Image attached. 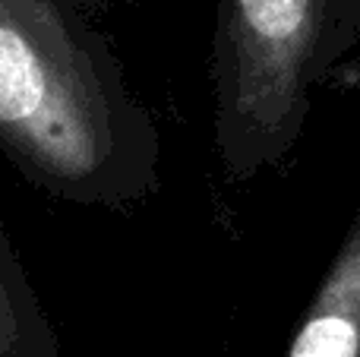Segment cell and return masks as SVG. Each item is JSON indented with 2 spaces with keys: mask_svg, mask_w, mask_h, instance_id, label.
I'll return each mask as SVG.
<instances>
[{
  "mask_svg": "<svg viewBox=\"0 0 360 357\" xmlns=\"http://www.w3.org/2000/svg\"><path fill=\"white\" fill-rule=\"evenodd\" d=\"M0 133L57 183L98 181L114 155L111 101L54 0H0Z\"/></svg>",
  "mask_w": 360,
  "mask_h": 357,
  "instance_id": "6da1fadb",
  "label": "cell"
},
{
  "mask_svg": "<svg viewBox=\"0 0 360 357\" xmlns=\"http://www.w3.org/2000/svg\"><path fill=\"white\" fill-rule=\"evenodd\" d=\"M326 0H218V105L234 162L275 155L307 111Z\"/></svg>",
  "mask_w": 360,
  "mask_h": 357,
  "instance_id": "7a4b0ae2",
  "label": "cell"
},
{
  "mask_svg": "<svg viewBox=\"0 0 360 357\" xmlns=\"http://www.w3.org/2000/svg\"><path fill=\"white\" fill-rule=\"evenodd\" d=\"M285 357H360V215Z\"/></svg>",
  "mask_w": 360,
  "mask_h": 357,
  "instance_id": "3957f363",
  "label": "cell"
}]
</instances>
